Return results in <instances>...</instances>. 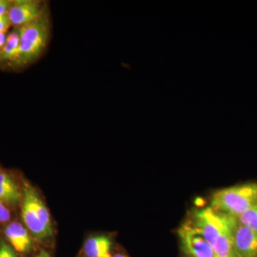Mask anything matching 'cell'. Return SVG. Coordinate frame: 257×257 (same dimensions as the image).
Returning a JSON list of instances; mask_svg holds the SVG:
<instances>
[{
    "label": "cell",
    "mask_w": 257,
    "mask_h": 257,
    "mask_svg": "<svg viewBox=\"0 0 257 257\" xmlns=\"http://www.w3.org/2000/svg\"><path fill=\"white\" fill-rule=\"evenodd\" d=\"M0 257H18L16 251L5 240L0 241Z\"/></svg>",
    "instance_id": "4fadbf2b"
},
{
    "label": "cell",
    "mask_w": 257,
    "mask_h": 257,
    "mask_svg": "<svg viewBox=\"0 0 257 257\" xmlns=\"http://www.w3.org/2000/svg\"><path fill=\"white\" fill-rule=\"evenodd\" d=\"M4 235L7 242L17 253L25 255L31 251L32 236L23 224L18 221L9 223L5 227Z\"/></svg>",
    "instance_id": "52a82bcc"
},
{
    "label": "cell",
    "mask_w": 257,
    "mask_h": 257,
    "mask_svg": "<svg viewBox=\"0 0 257 257\" xmlns=\"http://www.w3.org/2000/svg\"><path fill=\"white\" fill-rule=\"evenodd\" d=\"M11 218L12 214L10 207L0 201V224H7L9 222Z\"/></svg>",
    "instance_id": "5bb4252c"
},
{
    "label": "cell",
    "mask_w": 257,
    "mask_h": 257,
    "mask_svg": "<svg viewBox=\"0 0 257 257\" xmlns=\"http://www.w3.org/2000/svg\"><path fill=\"white\" fill-rule=\"evenodd\" d=\"M10 27H12V25L8 15H0V32L8 33Z\"/></svg>",
    "instance_id": "9a60e30c"
},
{
    "label": "cell",
    "mask_w": 257,
    "mask_h": 257,
    "mask_svg": "<svg viewBox=\"0 0 257 257\" xmlns=\"http://www.w3.org/2000/svg\"><path fill=\"white\" fill-rule=\"evenodd\" d=\"M50 13L46 4L42 14L21 28L20 31V47L18 55L10 67L21 69L36 62L48 45L51 35Z\"/></svg>",
    "instance_id": "7a4b0ae2"
},
{
    "label": "cell",
    "mask_w": 257,
    "mask_h": 257,
    "mask_svg": "<svg viewBox=\"0 0 257 257\" xmlns=\"http://www.w3.org/2000/svg\"><path fill=\"white\" fill-rule=\"evenodd\" d=\"M112 257H127V256H125V255H123V254H116V256H112Z\"/></svg>",
    "instance_id": "d6986e66"
},
{
    "label": "cell",
    "mask_w": 257,
    "mask_h": 257,
    "mask_svg": "<svg viewBox=\"0 0 257 257\" xmlns=\"http://www.w3.org/2000/svg\"><path fill=\"white\" fill-rule=\"evenodd\" d=\"M47 3L41 0H13L8 12L12 26L21 28L42 14Z\"/></svg>",
    "instance_id": "8992f818"
},
{
    "label": "cell",
    "mask_w": 257,
    "mask_h": 257,
    "mask_svg": "<svg viewBox=\"0 0 257 257\" xmlns=\"http://www.w3.org/2000/svg\"><path fill=\"white\" fill-rule=\"evenodd\" d=\"M21 216L32 237L45 241L52 237L53 226L48 209L40 194L27 181L22 182Z\"/></svg>",
    "instance_id": "3957f363"
},
{
    "label": "cell",
    "mask_w": 257,
    "mask_h": 257,
    "mask_svg": "<svg viewBox=\"0 0 257 257\" xmlns=\"http://www.w3.org/2000/svg\"><path fill=\"white\" fill-rule=\"evenodd\" d=\"M13 0H0V15H8Z\"/></svg>",
    "instance_id": "2e32d148"
},
{
    "label": "cell",
    "mask_w": 257,
    "mask_h": 257,
    "mask_svg": "<svg viewBox=\"0 0 257 257\" xmlns=\"http://www.w3.org/2000/svg\"><path fill=\"white\" fill-rule=\"evenodd\" d=\"M256 202L257 183H248L217 191L211 204L216 211L238 217Z\"/></svg>",
    "instance_id": "277c9868"
},
{
    "label": "cell",
    "mask_w": 257,
    "mask_h": 257,
    "mask_svg": "<svg viewBox=\"0 0 257 257\" xmlns=\"http://www.w3.org/2000/svg\"><path fill=\"white\" fill-rule=\"evenodd\" d=\"M239 222L257 234V202L237 217Z\"/></svg>",
    "instance_id": "7c38bea8"
},
{
    "label": "cell",
    "mask_w": 257,
    "mask_h": 257,
    "mask_svg": "<svg viewBox=\"0 0 257 257\" xmlns=\"http://www.w3.org/2000/svg\"><path fill=\"white\" fill-rule=\"evenodd\" d=\"M233 236L235 248L240 257H257L256 233L237 220Z\"/></svg>",
    "instance_id": "ba28073f"
},
{
    "label": "cell",
    "mask_w": 257,
    "mask_h": 257,
    "mask_svg": "<svg viewBox=\"0 0 257 257\" xmlns=\"http://www.w3.org/2000/svg\"><path fill=\"white\" fill-rule=\"evenodd\" d=\"M8 33H2L0 32V50L4 47L5 42H6Z\"/></svg>",
    "instance_id": "e0dca14e"
},
{
    "label": "cell",
    "mask_w": 257,
    "mask_h": 257,
    "mask_svg": "<svg viewBox=\"0 0 257 257\" xmlns=\"http://www.w3.org/2000/svg\"><path fill=\"white\" fill-rule=\"evenodd\" d=\"M20 31L14 28L8 34L4 47L0 50V65L11 66L18 54L20 47Z\"/></svg>",
    "instance_id": "30bf717a"
},
{
    "label": "cell",
    "mask_w": 257,
    "mask_h": 257,
    "mask_svg": "<svg viewBox=\"0 0 257 257\" xmlns=\"http://www.w3.org/2000/svg\"><path fill=\"white\" fill-rule=\"evenodd\" d=\"M182 251L189 257H215L214 250L192 221L184 223L178 229Z\"/></svg>",
    "instance_id": "5b68a950"
},
{
    "label": "cell",
    "mask_w": 257,
    "mask_h": 257,
    "mask_svg": "<svg viewBox=\"0 0 257 257\" xmlns=\"http://www.w3.org/2000/svg\"><path fill=\"white\" fill-rule=\"evenodd\" d=\"M35 257H51L50 253L47 252L46 251H42L41 252L39 253L37 256Z\"/></svg>",
    "instance_id": "ac0fdd59"
},
{
    "label": "cell",
    "mask_w": 257,
    "mask_h": 257,
    "mask_svg": "<svg viewBox=\"0 0 257 257\" xmlns=\"http://www.w3.org/2000/svg\"><path fill=\"white\" fill-rule=\"evenodd\" d=\"M111 239L105 236H97L89 238L84 246V251L87 257H112L111 253Z\"/></svg>",
    "instance_id": "8fae6325"
},
{
    "label": "cell",
    "mask_w": 257,
    "mask_h": 257,
    "mask_svg": "<svg viewBox=\"0 0 257 257\" xmlns=\"http://www.w3.org/2000/svg\"><path fill=\"white\" fill-rule=\"evenodd\" d=\"M21 200V185L10 172L0 170V201L8 207H15Z\"/></svg>",
    "instance_id": "9c48e42d"
},
{
    "label": "cell",
    "mask_w": 257,
    "mask_h": 257,
    "mask_svg": "<svg viewBox=\"0 0 257 257\" xmlns=\"http://www.w3.org/2000/svg\"><path fill=\"white\" fill-rule=\"evenodd\" d=\"M237 220V217L208 207L197 211L192 223L211 245L215 257H240L233 236Z\"/></svg>",
    "instance_id": "6da1fadb"
},
{
    "label": "cell",
    "mask_w": 257,
    "mask_h": 257,
    "mask_svg": "<svg viewBox=\"0 0 257 257\" xmlns=\"http://www.w3.org/2000/svg\"><path fill=\"white\" fill-rule=\"evenodd\" d=\"M187 257H189V256H187Z\"/></svg>",
    "instance_id": "ffe728a7"
}]
</instances>
